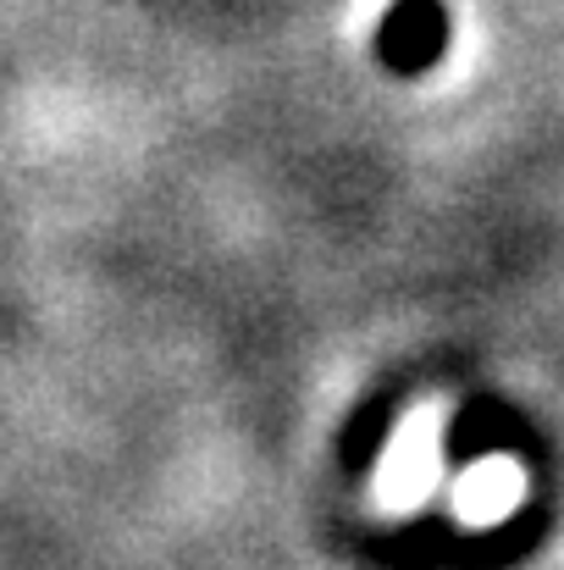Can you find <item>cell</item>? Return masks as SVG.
<instances>
[{"instance_id":"2","label":"cell","mask_w":564,"mask_h":570,"mask_svg":"<svg viewBox=\"0 0 564 570\" xmlns=\"http://www.w3.org/2000/svg\"><path fill=\"white\" fill-rule=\"evenodd\" d=\"M521 504H526V465H521L515 454H482V460H471V465L454 476V493H448L454 521H465L471 532L498 527V521L515 515Z\"/></svg>"},{"instance_id":"1","label":"cell","mask_w":564,"mask_h":570,"mask_svg":"<svg viewBox=\"0 0 564 570\" xmlns=\"http://www.w3.org/2000/svg\"><path fill=\"white\" fill-rule=\"evenodd\" d=\"M437 476H443V410L437 404H415L393 426V438H387V449L376 460L372 476L376 510H387V515L420 510L432 499Z\"/></svg>"},{"instance_id":"3","label":"cell","mask_w":564,"mask_h":570,"mask_svg":"<svg viewBox=\"0 0 564 570\" xmlns=\"http://www.w3.org/2000/svg\"><path fill=\"white\" fill-rule=\"evenodd\" d=\"M376 50L393 72H426L448 50V11L437 0H398L376 28Z\"/></svg>"}]
</instances>
